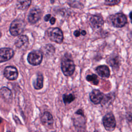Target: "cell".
Wrapping results in <instances>:
<instances>
[{
	"mask_svg": "<svg viewBox=\"0 0 132 132\" xmlns=\"http://www.w3.org/2000/svg\"><path fill=\"white\" fill-rule=\"evenodd\" d=\"M61 69L65 76H70L73 74L75 70V65L70 54H65L61 58Z\"/></svg>",
	"mask_w": 132,
	"mask_h": 132,
	"instance_id": "6da1fadb",
	"label": "cell"
},
{
	"mask_svg": "<svg viewBox=\"0 0 132 132\" xmlns=\"http://www.w3.org/2000/svg\"><path fill=\"white\" fill-rule=\"evenodd\" d=\"M102 122L105 129L107 131H113L116 127V119L111 112L107 113L103 117Z\"/></svg>",
	"mask_w": 132,
	"mask_h": 132,
	"instance_id": "7a4b0ae2",
	"label": "cell"
},
{
	"mask_svg": "<svg viewBox=\"0 0 132 132\" xmlns=\"http://www.w3.org/2000/svg\"><path fill=\"white\" fill-rule=\"evenodd\" d=\"M50 39L57 43L60 44L63 40V35L62 30L57 27L50 28L47 31Z\"/></svg>",
	"mask_w": 132,
	"mask_h": 132,
	"instance_id": "3957f363",
	"label": "cell"
},
{
	"mask_svg": "<svg viewBox=\"0 0 132 132\" xmlns=\"http://www.w3.org/2000/svg\"><path fill=\"white\" fill-rule=\"evenodd\" d=\"M25 23L21 20L13 21L10 26V32L11 35L16 36L23 32L25 29Z\"/></svg>",
	"mask_w": 132,
	"mask_h": 132,
	"instance_id": "277c9868",
	"label": "cell"
},
{
	"mask_svg": "<svg viewBox=\"0 0 132 132\" xmlns=\"http://www.w3.org/2000/svg\"><path fill=\"white\" fill-rule=\"evenodd\" d=\"M43 59V54L40 51H34L29 53L27 56L28 62L32 65H39Z\"/></svg>",
	"mask_w": 132,
	"mask_h": 132,
	"instance_id": "5b68a950",
	"label": "cell"
},
{
	"mask_svg": "<svg viewBox=\"0 0 132 132\" xmlns=\"http://www.w3.org/2000/svg\"><path fill=\"white\" fill-rule=\"evenodd\" d=\"M111 22L113 26L120 28L124 26L127 23L126 16L122 13H118L113 15L111 17Z\"/></svg>",
	"mask_w": 132,
	"mask_h": 132,
	"instance_id": "8992f818",
	"label": "cell"
},
{
	"mask_svg": "<svg viewBox=\"0 0 132 132\" xmlns=\"http://www.w3.org/2000/svg\"><path fill=\"white\" fill-rule=\"evenodd\" d=\"M103 18L98 15H93L91 16L89 20V24L92 29L100 30L102 28L104 25Z\"/></svg>",
	"mask_w": 132,
	"mask_h": 132,
	"instance_id": "52a82bcc",
	"label": "cell"
},
{
	"mask_svg": "<svg viewBox=\"0 0 132 132\" xmlns=\"http://www.w3.org/2000/svg\"><path fill=\"white\" fill-rule=\"evenodd\" d=\"M4 75L8 79L14 80L18 78V71L15 67L12 65L8 66L4 69Z\"/></svg>",
	"mask_w": 132,
	"mask_h": 132,
	"instance_id": "ba28073f",
	"label": "cell"
},
{
	"mask_svg": "<svg viewBox=\"0 0 132 132\" xmlns=\"http://www.w3.org/2000/svg\"><path fill=\"white\" fill-rule=\"evenodd\" d=\"M104 96V93L97 89H93L89 93V98L91 102L95 105L100 104Z\"/></svg>",
	"mask_w": 132,
	"mask_h": 132,
	"instance_id": "9c48e42d",
	"label": "cell"
},
{
	"mask_svg": "<svg viewBox=\"0 0 132 132\" xmlns=\"http://www.w3.org/2000/svg\"><path fill=\"white\" fill-rule=\"evenodd\" d=\"M14 55V51L11 48H0V62H5L10 59Z\"/></svg>",
	"mask_w": 132,
	"mask_h": 132,
	"instance_id": "30bf717a",
	"label": "cell"
},
{
	"mask_svg": "<svg viewBox=\"0 0 132 132\" xmlns=\"http://www.w3.org/2000/svg\"><path fill=\"white\" fill-rule=\"evenodd\" d=\"M42 15L41 11L39 8L32 9L28 14V20L31 24H35L40 19Z\"/></svg>",
	"mask_w": 132,
	"mask_h": 132,
	"instance_id": "8fae6325",
	"label": "cell"
},
{
	"mask_svg": "<svg viewBox=\"0 0 132 132\" xmlns=\"http://www.w3.org/2000/svg\"><path fill=\"white\" fill-rule=\"evenodd\" d=\"M95 71L100 76L103 78H109L110 75L109 68L106 65H101L97 67Z\"/></svg>",
	"mask_w": 132,
	"mask_h": 132,
	"instance_id": "7c38bea8",
	"label": "cell"
},
{
	"mask_svg": "<svg viewBox=\"0 0 132 132\" xmlns=\"http://www.w3.org/2000/svg\"><path fill=\"white\" fill-rule=\"evenodd\" d=\"M41 121L42 123L46 126H52L54 123V119L51 113L48 111L44 112L41 116Z\"/></svg>",
	"mask_w": 132,
	"mask_h": 132,
	"instance_id": "4fadbf2b",
	"label": "cell"
},
{
	"mask_svg": "<svg viewBox=\"0 0 132 132\" xmlns=\"http://www.w3.org/2000/svg\"><path fill=\"white\" fill-rule=\"evenodd\" d=\"M116 98V94L114 92H110L106 94H104V97L100 104H102L103 106H109L114 101Z\"/></svg>",
	"mask_w": 132,
	"mask_h": 132,
	"instance_id": "5bb4252c",
	"label": "cell"
},
{
	"mask_svg": "<svg viewBox=\"0 0 132 132\" xmlns=\"http://www.w3.org/2000/svg\"><path fill=\"white\" fill-rule=\"evenodd\" d=\"M107 63L112 68V69H117L119 68L120 59L119 56L115 54L111 55L107 59Z\"/></svg>",
	"mask_w": 132,
	"mask_h": 132,
	"instance_id": "9a60e30c",
	"label": "cell"
},
{
	"mask_svg": "<svg viewBox=\"0 0 132 132\" xmlns=\"http://www.w3.org/2000/svg\"><path fill=\"white\" fill-rule=\"evenodd\" d=\"M28 38L27 36L21 35L16 40L15 45L18 48H22L23 47L27 46L28 44Z\"/></svg>",
	"mask_w": 132,
	"mask_h": 132,
	"instance_id": "2e32d148",
	"label": "cell"
},
{
	"mask_svg": "<svg viewBox=\"0 0 132 132\" xmlns=\"http://www.w3.org/2000/svg\"><path fill=\"white\" fill-rule=\"evenodd\" d=\"M0 92L2 96L5 100L7 101H10L11 100L12 95L10 89L7 87H2L0 90Z\"/></svg>",
	"mask_w": 132,
	"mask_h": 132,
	"instance_id": "e0dca14e",
	"label": "cell"
},
{
	"mask_svg": "<svg viewBox=\"0 0 132 132\" xmlns=\"http://www.w3.org/2000/svg\"><path fill=\"white\" fill-rule=\"evenodd\" d=\"M43 86V76L41 73H38L36 80L34 82V87L36 89L39 90Z\"/></svg>",
	"mask_w": 132,
	"mask_h": 132,
	"instance_id": "ac0fdd59",
	"label": "cell"
},
{
	"mask_svg": "<svg viewBox=\"0 0 132 132\" xmlns=\"http://www.w3.org/2000/svg\"><path fill=\"white\" fill-rule=\"evenodd\" d=\"M31 2V0H18L16 6L19 9L25 10L29 7Z\"/></svg>",
	"mask_w": 132,
	"mask_h": 132,
	"instance_id": "d6986e66",
	"label": "cell"
},
{
	"mask_svg": "<svg viewBox=\"0 0 132 132\" xmlns=\"http://www.w3.org/2000/svg\"><path fill=\"white\" fill-rule=\"evenodd\" d=\"M86 79L88 82H90L91 84L94 85H98L99 83V80L96 75L94 74H92L91 75H88L86 77Z\"/></svg>",
	"mask_w": 132,
	"mask_h": 132,
	"instance_id": "ffe728a7",
	"label": "cell"
},
{
	"mask_svg": "<svg viewBox=\"0 0 132 132\" xmlns=\"http://www.w3.org/2000/svg\"><path fill=\"white\" fill-rule=\"evenodd\" d=\"M75 99V96L73 94H71V93L69 94H64L63 95L62 100H63V102L65 105L70 104Z\"/></svg>",
	"mask_w": 132,
	"mask_h": 132,
	"instance_id": "44dd1931",
	"label": "cell"
},
{
	"mask_svg": "<svg viewBox=\"0 0 132 132\" xmlns=\"http://www.w3.org/2000/svg\"><path fill=\"white\" fill-rule=\"evenodd\" d=\"M120 2V0H106L105 4L108 6H113L118 5Z\"/></svg>",
	"mask_w": 132,
	"mask_h": 132,
	"instance_id": "7402d4cb",
	"label": "cell"
},
{
	"mask_svg": "<svg viewBox=\"0 0 132 132\" xmlns=\"http://www.w3.org/2000/svg\"><path fill=\"white\" fill-rule=\"evenodd\" d=\"M126 118L128 121L131 122L132 121V113H127L126 116Z\"/></svg>",
	"mask_w": 132,
	"mask_h": 132,
	"instance_id": "603a6c76",
	"label": "cell"
},
{
	"mask_svg": "<svg viewBox=\"0 0 132 132\" xmlns=\"http://www.w3.org/2000/svg\"><path fill=\"white\" fill-rule=\"evenodd\" d=\"M51 15L50 14H48L44 16V21H46V22L49 21L50 19L51 18Z\"/></svg>",
	"mask_w": 132,
	"mask_h": 132,
	"instance_id": "cb8c5ba5",
	"label": "cell"
},
{
	"mask_svg": "<svg viewBox=\"0 0 132 132\" xmlns=\"http://www.w3.org/2000/svg\"><path fill=\"white\" fill-rule=\"evenodd\" d=\"M50 23L52 24V25H53L56 22V19L54 17H52V18H51L50 19Z\"/></svg>",
	"mask_w": 132,
	"mask_h": 132,
	"instance_id": "d4e9b609",
	"label": "cell"
},
{
	"mask_svg": "<svg viewBox=\"0 0 132 132\" xmlns=\"http://www.w3.org/2000/svg\"><path fill=\"white\" fill-rule=\"evenodd\" d=\"M74 35L75 37H79L80 35V32L79 31V30H75L74 32Z\"/></svg>",
	"mask_w": 132,
	"mask_h": 132,
	"instance_id": "484cf974",
	"label": "cell"
},
{
	"mask_svg": "<svg viewBox=\"0 0 132 132\" xmlns=\"http://www.w3.org/2000/svg\"><path fill=\"white\" fill-rule=\"evenodd\" d=\"M80 34H81L82 35L85 36V35H86V31L85 30H81V31L80 32Z\"/></svg>",
	"mask_w": 132,
	"mask_h": 132,
	"instance_id": "4316f807",
	"label": "cell"
},
{
	"mask_svg": "<svg viewBox=\"0 0 132 132\" xmlns=\"http://www.w3.org/2000/svg\"><path fill=\"white\" fill-rule=\"evenodd\" d=\"M129 17H130V19L132 20V11L131 12H130V13H129Z\"/></svg>",
	"mask_w": 132,
	"mask_h": 132,
	"instance_id": "83f0119b",
	"label": "cell"
},
{
	"mask_svg": "<svg viewBox=\"0 0 132 132\" xmlns=\"http://www.w3.org/2000/svg\"><path fill=\"white\" fill-rule=\"evenodd\" d=\"M94 132H100V131H99L97 130H95L94 131Z\"/></svg>",
	"mask_w": 132,
	"mask_h": 132,
	"instance_id": "f1b7e54d",
	"label": "cell"
},
{
	"mask_svg": "<svg viewBox=\"0 0 132 132\" xmlns=\"http://www.w3.org/2000/svg\"><path fill=\"white\" fill-rule=\"evenodd\" d=\"M1 122H2V119L0 118V123H1Z\"/></svg>",
	"mask_w": 132,
	"mask_h": 132,
	"instance_id": "f546056e",
	"label": "cell"
},
{
	"mask_svg": "<svg viewBox=\"0 0 132 132\" xmlns=\"http://www.w3.org/2000/svg\"><path fill=\"white\" fill-rule=\"evenodd\" d=\"M8 132H11V131H8Z\"/></svg>",
	"mask_w": 132,
	"mask_h": 132,
	"instance_id": "4dcf8cb0",
	"label": "cell"
},
{
	"mask_svg": "<svg viewBox=\"0 0 132 132\" xmlns=\"http://www.w3.org/2000/svg\"><path fill=\"white\" fill-rule=\"evenodd\" d=\"M53 132H55V131H53Z\"/></svg>",
	"mask_w": 132,
	"mask_h": 132,
	"instance_id": "1f68e13d",
	"label": "cell"
}]
</instances>
